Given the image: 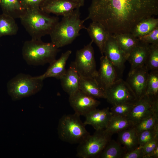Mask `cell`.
<instances>
[{"label":"cell","instance_id":"1","mask_svg":"<svg viewBox=\"0 0 158 158\" xmlns=\"http://www.w3.org/2000/svg\"><path fill=\"white\" fill-rule=\"evenodd\" d=\"M158 14V0H92L84 20L101 23L111 35L131 33L141 20Z\"/></svg>","mask_w":158,"mask_h":158},{"label":"cell","instance_id":"2","mask_svg":"<svg viewBox=\"0 0 158 158\" xmlns=\"http://www.w3.org/2000/svg\"><path fill=\"white\" fill-rule=\"evenodd\" d=\"M80 8L63 16L50 34L51 42L58 48L72 43L79 36L81 30L86 29L85 21L80 19Z\"/></svg>","mask_w":158,"mask_h":158},{"label":"cell","instance_id":"3","mask_svg":"<svg viewBox=\"0 0 158 158\" xmlns=\"http://www.w3.org/2000/svg\"><path fill=\"white\" fill-rule=\"evenodd\" d=\"M21 23L32 39L41 40L49 35L59 21L57 16H51L40 8L26 10L20 18Z\"/></svg>","mask_w":158,"mask_h":158},{"label":"cell","instance_id":"4","mask_svg":"<svg viewBox=\"0 0 158 158\" xmlns=\"http://www.w3.org/2000/svg\"><path fill=\"white\" fill-rule=\"evenodd\" d=\"M59 51L51 42H44L41 40L25 41L22 49L23 57L29 65L34 66L50 64L56 59Z\"/></svg>","mask_w":158,"mask_h":158},{"label":"cell","instance_id":"5","mask_svg":"<svg viewBox=\"0 0 158 158\" xmlns=\"http://www.w3.org/2000/svg\"><path fill=\"white\" fill-rule=\"evenodd\" d=\"M80 116L75 113L64 115L60 118L58 133L62 140L72 144H79L90 135Z\"/></svg>","mask_w":158,"mask_h":158},{"label":"cell","instance_id":"6","mask_svg":"<svg viewBox=\"0 0 158 158\" xmlns=\"http://www.w3.org/2000/svg\"><path fill=\"white\" fill-rule=\"evenodd\" d=\"M43 81L38 76L19 74L8 82V93L13 101L29 97L41 90L43 86Z\"/></svg>","mask_w":158,"mask_h":158},{"label":"cell","instance_id":"7","mask_svg":"<svg viewBox=\"0 0 158 158\" xmlns=\"http://www.w3.org/2000/svg\"><path fill=\"white\" fill-rule=\"evenodd\" d=\"M112 135L104 129L95 130L92 135H89L78 144L76 156L80 158H98L108 142Z\"/></svg>","mask_w":158,"mask_h":158},{"label":"cell","instance_id":"8","mask_svg":"<svg viewBox=\"0 0 158 158\" xmlns=\"http://www.w3.org/2000/svg\"><path fill=\"white\" fill-rule=\"evenodd\" d=\"M93 42L91 41L76 52L75 59L73 63L80 77L95 78L97 76L98 71L92 45Z\"/></svg>","mask_w":158,"mask_h":158},{"label":"cell","instance_id":"9","mask_svg":"<svg viewBox=\"0 0 158 158\" xmlns=\"http://www.w3.org/2000/svg\"><path fill=\"white\" fill-rule=\"evenodd\" d=\"M106 98L112 105L122 104H135L138 101L127 82L119 78L105 90Z\"/></svg>","mask_w":158,"mask_h":158},{"label":"cell","instance_id":"10","mask_svg":"<svg viewBox=\"0 0 158 158\" xmlns=\"http://www.w3.org/2000/svg\"><path fill=\"white\" fill-rule=\"evenodd\" d=\"M158 112V98L145 95L138 100L126 117L134 124Z\"/></svg>","mask_w":158,"mask_h":158},{"label":"cell","instance_id":"11","mask_svg":"<svg viewBox=\"0 0 158 158\" xmlns=\"http://www.w3.org/2000/svg\"><path fill=\"white\" fill-rule=\"evenodd\" d=\"M69 102L75 113L80 116H85L90 111L96 108L100 103L96 98L79 89L69 95Z\"/></svg>","mask_w":158,"mask_h":158},{"label":"cell","instance_id":"12","mask_svg":"<svg viewBox=\"0 0 158 158\" xmlns=\"http://www.w3.org/2000/svg\"><path fill=\"white\" fill-rule=\"evenodd\" d=\"M149 71L145 65L129 71L126 82L138 100L145 94Z\"/></svg>","mask_w":158,"mask_h":158},{"label":"cell","instance_id":"13","mask_svg":"<svg viewBox=\"0 0 158 158\" xmlns=\"http://www.w3.org/2000/svg\"><path fill=\"white\" fill-rule=\"evenodd\" d=\"M104 54L116 68L122 70L128 57L120 48L113 35L110 34L104 49Z\"/></svg>","mask_w":158,"mask_h":158},{"label":"cell","instance_id":"14","mask_svg":"<svg viewBox=\"0 0 158 158\" xmlns=\"http://www.w3.org/2000/svg\"><path fill=\"white\" fill-rule=\"evenodd\" d=\"M100 67L95 78L104 90L108 88L119 78L112 64L104 55L100 58Z\"/></svg>","mask_w":158,"mask_h":158},{"label":"cell","instance_id":"15","mask_svg":"<svg viewBox=\"0 0 158 158\" xmlns=\"http://www.w3.org/2000/svg\"><path fill=\"white\" fill-rule=\"evenodd\" d=\"M80 7L72 0H45L40 9L49 14L63 16Z\"/></svg>","mask_w":158,"mask_h":158},{"label":"cell","instance_id":"16","mask_svg":"<svg viewBox=\"0 0 158 158\" xmlns=\"http://www.w3.org/2000/svg\"><path fill=\"white\" fill-rule=\"evenodd\" d=\"M112 115L109 107L99 109L95 108L87 114L84 116L85 125L92 126L95 130L104 129Z\"/></svg>","mask_w":158,"mask_h":158},{"label":"cell","instance_id":"17","mask_svg":"<svg viewBox=\"0 0 158 158\" xmlns=\"http://www.w3.org/2000/svg\"><path fill=\"white\" fill-rule=\"evenodd\" d=\"M93 42L98 47L102 55L106 42L110 34L101 23L92 21L86 29Z\"/></svg>","mask_w":158,"mask_h":158},{"label":"cell","instance_id":"18","mask_svg":"<svg viewBox=\"0 0 158 158\" xmlns=\"http://www.w3.org/2000/svg\"><path fill=\"white\" fill-rule=\"evenodd\" d=\"M150 49V44L140 41L129 54L127 60L131 66L130 71L145 65Z\"/></svg>","mask_w":158,"mask_h":158},{"label":"cell","instance_id":"19","mask_svg":"<svg viewBox=\"0 0 158 158\" xmlns=\"http://www.w3.org/2000/svg\"><path fill=\"white\" fill-rule=\"evenodd\" d=\"M71 53V50H68L62 53L59 59L49 64L46 71L43 74L38 76V78L43 80L50 77L60 79L66 71V62Z\"/></svg>","mask_w":158,"mask_h":158},{"label":"cell","instance_id":"20","mask_svg":"<svg viewBox=\"0 0 158 158\" xmlns=\"http://www.w3.org/2000/svg\"><path fill=\"white\" fill-rule=\"evenodd\" d=\"M80 76L73 62L60 79L63 90L70 95L79 90Z\"/></svg>","mask_w":158,"mask_h":158},{"label":"cell","instance_id":"21","mask_svg":"<svg viewBox=\"0 0 158 158\" xmlns=\"http://www.w3.org/2000/svg\"><path fill=\"white\" fill-rule=\"evenodd\" d=\"M79 89L95 98H106L105 90L99 85L95 78L80 76Z\"/></svg>","mask_w":158,"mask_h":158},{"label":"cell","instance_id":"22","mask_svg":"<svg viewBox=\"0 0 158 158\" xmlns=\"http://www.w3.org/2000/svg\"><path fill=\"white\" fill-rule=\"evenodd\" d=\"M118 133V142L123 146L126 152L130 151L139 146L138 134L133 126Z\"/></svg>","mask_w":158,"mask_h":158},{"label":"cell","instance_id":"23","mask_svg":"<svg viewBox=\"0 0 158 158\" xmlns=\"http://www.w3.org/2000/svg\"><path fill=\"white\" fill-rule=\"evenodd\" d=\"M134 126L126 117L112 115L105 129L111 135Z\"/></svg>","mask_w":158,"mask_h":158},{"label":"cell","instance_id":"24","mask_svg":"<svg viewBox=\"0 0 158 158\" xmlns=\"http://www.w3.org/2000/svg\"><path fill=\"white\" fill-rule=\"evenodd\" d=\"M121 49L128 57L140 40L131 33H121L113 35Z\"/></svg>","mask_w":158,"mask_h":158},{"label":"cell","instance_id":"25","mask_svg":"<svg viewBox=\"0 0 158 158\" xmlns=\"http://www.w3.org/2000/svg\"><path fill=\"white\" fill-rule=\"evenodd\" d=\"M0 6L3 13L15 19L20 18L26 11L19 0H0Z\"/></svg>","mask_w":158,"mask_h":158},{"label":"cell","instance_id":"26","mask_svg":"<svg viewBox=\"0 0 158 158\" xmlns=\"http://www.w3.org/2000/svg\"><path fill=\"white\" fill-rule=\"evenodd\" d=\"M158 26V19L151 17L139 22L134 26L131 33L138 38L149 33Z\"/></svg>","mask_w":158,"mask_h":158},{"label":"cell","instance_id":"27","mask_svg":"<svg viewBox=\"0 0 158 158\" xmlns=\"http://www.w3.org/2000/svg\"><path fill=\"white\" fill-rule=\"evenodd\" d=\"M126 152V149L118 142L111 140L100 154L99 158H122Z\"/></svg>","mask_w":158,"mask_h":158},{"label":"cell","instance_id":"28","mask_svg":"<svg viewBox=\"0 0 158 158\" xmlns=\"http://www.w3.org/2000/svg\"><path fill=\"white\" fill-rule=\"evenodd\" d=\"M15 19L4 13L0 14V37L17 33L18 28Z\"/></svg>","mask_w":158,"mask_h":158},{"label":"cell","instance_id":"29","mask_svg":"<svg viewBox=\"0 0 158 158\" xmlns=\"http://www.w3.org/2000/svg\"><path fill=\"white\" fill-rule=\"evenodd\" d=\"M145 95L158 97V71H150L149 73Z\"/></svg>","mask_w":158,"mask_h":158},{"label":"cell","instance_id":"30","mask_svg":"<svg viewBox=\"0 0 158 158\" xmlns=\"http://www.w3.org/2000/svg\"><path fill=\"white\" fill-rule=\"evenodd\" d=\"M158 125V112L134 125L133 127L137 134L149 130Z\"/></svg>","mask_w":158,"mask_h":158},{"label":"cell","instance_id":"31","mask_svg":"<svg viewBox=\"0 0 158 158\" xmlns=\"http://www.w3.org/2000/svg\"><path fill=\"white\" fill-rule=\"evenodd\" d=\"M145 66L148 71H158V45L150 44Z\"/></svg>","mask_w":158,"mask_h":158},{"label":"cell","instance_id":"32","mask_svg":"<svg viewBox=\"0 0 158 158\" xmlns=\"http://www.w3.org/2000/svg\"><path fill=\"white\" fill-rule=\"evenodd\" d=\"M157 136H158V125L150 129L138 133V138L139 146H143Z\"/></svg>","mask_w":158,"mask_h":158},{"label":"cell","instance_id":"33","mask_svg":"<svg viewBox=\"0 0 158 158\" xmlns=\"http://www.w3.org/2000/svg\"><path fill=\"white\" fill-rule=\"evenodd\" d=\"M134 104L125 103L112 106L110 109V111L112 115L126 117Z\"/></svg>","mask_w":158,"mask_h":158},{"label":"cell","instance_id":"34","mask_svg":"<svg viewBox=\"0 0 158 158\" xmlns=\"http://www.w3.org/2000/svg\"><path fill=\"white\" fill-rule=\"evenodd\" d=\"M138 38L140 41L146 43L158 45V26L149 33Z\"/></svg>","mask_w":158,"mask_h":158},{"label":"cell","instance_id":"35","mask_svg":"<svg viewBox=\"0 0 158 158\" xmlns=\"http://www.w3.org/2000/svg\"><path fill=\"white\" fill-rule=\"evenodd\" d=\"M23 7L25 10L40 8L45 0H19Z\"/></svg>","mask_w":158,"mask_h":158},{"label":"cell","instance_id":"36","mask_svg":"<svg viewBox=\"0 0 158 158\" xmlns=\"http://www.w3.org/2000/svg\"><path fill=\"white\" fill-rule=\"evenodd\" d=\"M144 156L142 147L139 146L130 151L126 152L122 158H143Z\"/></svg>","mask_w":158,"mask_h":158},{"label":"cell","instance_id":"37","mask_svg":"<svg viewBox=\"0 0 158 158\" xmlns=\"http://www.w3.org/2000/svg\"><path fill=\"white\" fill-rule=\"evenodd\" d=\"M158 146V136H157L142 146L144 155L152 152Z\"/></svg>","mask_w":158,"mask_h":158},{"label":"cell","instance_id":"38","mask_svg":"<svg viewBox=\"0 0 158 158\" xmlns=\"http://www.w3.org/2000/svg\"><path fill=\"white\" fill-rule=\"evenodd\" d=\"M158 158V146L150 153L145 155L143 158Z\"/></svg>","mask_w":158,"mask_h":158},{"label":"cell","instance_id":"39","mask_svg":"<svg viewBox=\"0 0 158 158\" xmlns=\"http://www.w3.org/2000/svg\"><path fill=\"white\" fill-rule=\"evenodd\" d=\"M77 3L80 7L83 6L84 4L85 0H72Z\"/></svg>","mask_w":158,"mask_h":158}]
</instances>
